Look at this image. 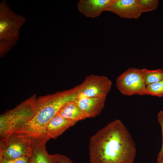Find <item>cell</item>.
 <instances>
[{
  "instance_id": "44dd1931",
  "label": "cell",
  "mask_w": 163,
  "mask_h": 163,
  "mask_svg": "<svg viewBox=\"0 0 163 163\" xmlns=\"http://www.w3.org/2000/svg\"><path fill=\"white\" fill-rule=\"evenodd\" d=\"M31 163H32L31 162Z\"/></svg>"
},
{
  "instance_id": "ac0fdd59",
  "label": "cell",
  "mask_w": 163,
  "mask_h": 163,
  "mask_svg": "<svg viewBox=\"0 0 163 163\" xmlns=\"http://www.w3.org/2000/svg\"><path fill=\"white\" fill-rule=\"evenodd\" d=\"M0 163H31L30 158L22 157L16 159L8 160L0 156Z\"/></svg>"
},
{
  "instance_id": "277c9868",
  "label": "cell",
  "mask_w": 163,
  "mask_h": 163,
  "mask_svg": "<svg viewBox=\"0 0 163 163\" xmlns=\"http://www.w3.org/2000/svg\"><path fill=\"white\" fill-rule=\"evenodd\" d=\"M37 98L33 95L0 116V142L29 121L34 114Z\"/></svg>"
},
{
  "instance_id": "8fae6325",
  "label": "cell",
  "mask_w": 163,
  "mask_h": 163,
  "mask_svg": "<svg viewBox=\"0 0 163 163\" xmlns=\"http://www.w3.org/2000/svg\"><path fill=\"white\" fill-rule=\"evenodd\" d=\"M112 0H80L77 4L80 12L87 17H98L105 11Z\"/></svg>"
},
{
  "instance_id": "6da1fadb",
  "label": "cell",
  "mask_w": 163,
  "mask_h": 163,
  "mask_svg": "<svg viewBox=\"0 0 163 163\" xmlns=\"http://www.w3.org/2000/svg\"><path fill=\"white\" fill-rule=\"evenodd\" d=\"M88 149L90 163H134L137 153L131 134L118 119L90 138Z\"/></svg>"
},
{
  "instance_id": "3957f363",
  "label": "cell",
  "mask_w": 163,
  "mask_h": 163,
  "mask_svg": "<svg viewBox=\"0 0 163 163\" xmlns=\"http://www.w3.org/2000/svg\"><path fill=\"white\" fill-rule=\"evenodd\" d=\"M25 18L15 13L6 0L0 4V55H6L18 40L19 30Z\"/></svg>"
},
{
  "instance_id": "ba28073f",
  "label": "cell",
  "mask_w": 163,
  "mask_h": 163,
  "mask_svg": "<svg viewBox=\"0 0 163 163\" xmlns=\"http://www.w3.org/2000/svg\"><path fill=\"white\" fill-rule=\"evenodd\" d=\"M105 11L129 19H137L142 14L136 0H112Z\"/></svg>"
},
{
  "instance_id": "ffe728a7",
  "label": "cell",
  "mask_w": 163,
  "mask_h": 163,
  "mask_svg": "<svg viewBox=\"0 0 163 163\" xmlns=\"http://www.w3.org/2000/svg\"><path fill=\"white\" fill-rule=\"evenodd\" d=\"M157 163H163V158L159 161L157 162Z\"/></svg>"
},
{
  "instance_id": "7a4b0ae2",
  "label": "cell",
  "mask_w": 163,
  "mask_h": 163,
  "mask_svg": "<svg viewBox=\"0 0 163 163\" xmlns=\"http://www.w3.org/2000/svg\"><path fill=\"white\" fill-rule=\"evenodd\" d=\"M79 94V86L77 85L69 90L38 97L32 118L14 133L33 138L43 136L46 127L60 109L68 101L76 99Z\"/></svg>"
},
{
  "instance_id": "30bf717a",
  "label": "cell",
  "mask_w": 163,
  "mask_h": 163,
  "mask_svg": "<svg viewBox=\"0 0 163 163\" xmlns=\"http://www.w3.org/2000/svg\"><path fill=\"white\" fill-rule=\"evenodd\" d=\"M77 122L56 115L46 127L43 136L49 140L51 139H56Z\"/></svg>"
},
{
  "instance_id": "52a82bcc",
  "label": "cell",
  "mask_w": 163,
  "mask_h": 163,
  "mask_svg": "<svg viewBox=\"0 0 163 163\" xmlns=\"http://www.w3.org/2000/svg\"><path fill=\"white\" fill-rule=\"evenodd\" d=\"M112 85L111 81L107 77L91 75L86 76L79 85V95L106 98Z\"/></svg>"
},
{
  "instance_id": "9a60e30c",
  "label": "cell",
  "mask_w": 163,
  "mask_h": 163,
  "mask_svg": "<svg viewBox=\"0 0 163 163\" xmlns=\"http://www.w3.org/2000/svg\"><path fill=\"white\" fill-rule=\"evenodd\" d=\"M145 95L161 97L163 96V80L146 85Z\"/></svg>"
},
{
  "instance_id": "9c48e42d",
  "label": "cell",
  "mask_w": 163,
  "mask_h": 163,
  "mask_svg": "<svg viewBox=\"0 0 163 163\" xmlns=\"http://www.w3.org/2000/svg\"><path fill=\"white\" fill-rule=\"evenodd\" d=\"M106 99L79 95L74 101L88 118H92L101 113L104 107Z\"/></svg>"
},
{
  "instance_id": "7c38bea8",
  "label": "cell",
  "mask_w": 163,
  "mask_h": 163,
  "mask_svg": "<svg viewBox=\"0 0 163 163\" xmlns=\"http://www.w3.org/2000/svg\"><path fill=\"white\" fill-rule=\"evenodd\" d=\"M49 140L46 137L33 138L32 163H60L52 158L48 153L46 145Z\"/></svg>"
},
{
  "instance_id": "5bb4252c",
  "label": "cell",
  "mask_w": 163,
  "mask_h": 163,
  "mask_svg": "<svg viewBox=\"0 0 163 163\" xmlns=\"http://www.w3.org/2000/svg\"><path fill=\"white\" fill-rule=\"evenodd\" d=\"M141 69L146 85L163 80V70L161 69L150 70L144 68Z\"/></svg>"
},
{
  "instance_id": "4fadbf2b",
  "label": "cell",
  "mask_w": 163,
  "mask_h": 163,
  "mask_svg": "<svg viewBox=\"0 0 163 163\" xmlns=\"http://www.w3.org/2000/svg\"><path fill=\"white\" fill-rule=\"evenodd\" d=\"M77 121L88 118L74 100L68 101L58 111L56 115Z\"/></svg>"
},
{
  "instance_id": "5b68a950",
  "label": "cell",
  "mask_w": 163,
  "mask_h": 163,
  "mask_svg": "<svg viewBox=\"0 0 163 163\" xmlns=\"http://www.w3.org/2000/svg\"><path fill=\"white\" fill-rule=\"evenodd\" d=\"M33 138L14 133L0 142V156L8 160L22 157H31Z\"/></svg>"
},
{
  "instance_id": "2e32d148",
  "label": "cell",
  "mask_w": 163,
  "mask_h": 163,
  "mask_svg": "<svg viewBox=\"0 0 163 163\" xmlns=\"http://www.w3.org/2000/svg\"><path fill=\"white\" fill-rule=\"evenodd\" d=\"M142 13L152 11L157 9L159 5L158 0H136Z\"/></svg>"
},
{
  "instance_id": "d6986e66",
  "label": "cell",
  "mask_w": 163,
  "mask_h": 163,
  "mask_svg": "<svg viewBox=\"0 0 163 163\" xmlns=\"http://www.w3.org/2000/svg\"><path fill=\"white\" fill-rule=\"evenodd\" d=\"M51 155L60 163H75L69 158L62 154L57 153Z\"/></svg>"
},
{
  "instance_id": "e0dca14e",
  "label": "cell",
  "mask_w": 163,
  "mask_h": 163,
  "mask_svg": "<svg viewBox=\"0 0 163 163\" xmlns=\"http://www.w3.org/2000/svg\"><path fill=\"white\" fill-rule=\"evenodd\" d=\"M157 121L161 127L162 143L161 149L158 155L157 162L159 161L163 158V110H161L158 112L157 115Z\"/></svg>"
},
{
  "instance_id": "8992f818",
  "label": "cell",
  "mask_w": 163,
  "mask_h": 163,
  "mask_svg": "<svg viewBox=\"0 0 163 163\" xmlns=\"http://www.w3.org/2000/svg\"><path fill=\"white\" fill-rule=\"evenodd\" d=\"M116 85L125 95H145L146 85L141 69L133 67L128 69L118 77Z\"/></svg>"
}]
</instances>
